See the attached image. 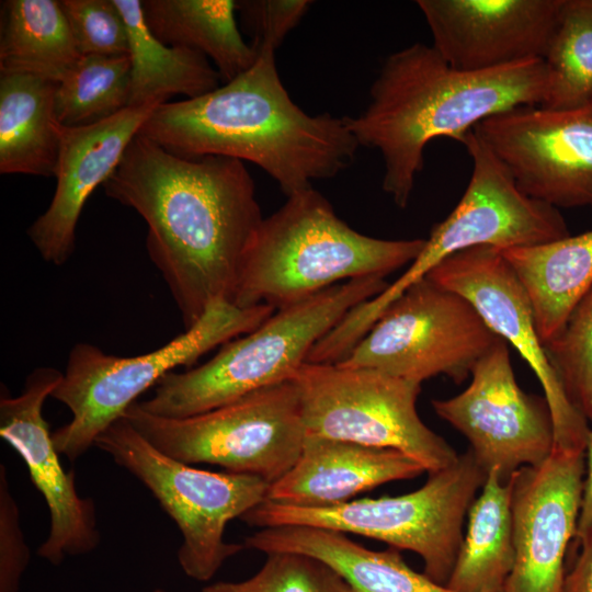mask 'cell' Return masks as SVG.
Returning a JSON list of instances; mask_svg holds the SVG:
<instances>
[{
	"instance_id": "obj_18",
	"label": "cell",
	"mask_w": 592,
	"mask_h": 592,
	"mask_svg": "<svg viewBox=\"0 0 592 592\" xmlns=\"http://www.w3.org/2000/svg\"><path fill=\"white\" fill-rule=\"evenodd\" d=\"M566 0H418L434 49L460 71L544 59Z\"/></svg>"
},
{
	"instance_id": "obj_19",
	"label": "cell",
	"mask_w": 592,
	"mask_h": 592,
	"mask_svg": "<svg viewBox=\"0 0 592 592\" xmlns=\"http://www.w3.org/2000/svg\"><path fill=\"white\" fill-rule=\"evenodd\" d=\"M157 106L127 107L88 126L58 124L55 193L47 209L27 229L44 261L62 265L72 255L77 224L87 200L113 173L128 144Z\"/></svg>"
},
{
	"instance_id": "obj_5",
	"label": "cell",
	"mask_w": 592,
	"mask_h": 592,
	"mask_svg": "<svg viewBox=\"0 0 592 592\" xmlns=\"http://www.w3.org/2000/svg\"><path fill=\"white\" fill-rule=\"evenodd\" d=\"M388 285L380 276L354 278L277 309L251 332L221 345L204 364L163 377L152 397L137 403L148 413L181 419L291 380L314 345L346 312Z\"/></svg>"
},
{
	"instance_id": "obj_16",
	"label": "cell",
	"mask_w": 592,
	"mask_h": 592,
	"mask_svg": "<svg viewBox=\"0 0 592 592\" xmlns=\"http://www.w3.org/2000/svg\"><path fill=\"white\" fill-rule=\"evenodd\" d=\"M61 376L54 367H37L18 396H11L3 385L0 392V436L25 463L49 513L48 534L37 555L55 566L66 556L93 551L101 540L94 502L79 496L76 474L62 467L43 415L44 402Z\"/></svg>"
},
{
	"instance_id": "obj_2",
	"label": "cell",
	"mask_w": 592,
	"mask_h": 592,
	"mask_svg": "<svg viewBox=\"0 0 592 592\" xmlns=\"http://www.w3.org/2000/svg\"><path fill=\"white\" fill-rule=\"evenodd\" d=\"M255 48L248 70L201 96L160 104L138 134L181 157L250 161L291 196L345 170L360 146L345 116L301 110L281 81L275 49Z\"/></svg>"
},
{
	"instance_id": "obj_28",
	"label": "cell",
	"mask_w": 592,
	"mask_h": 592,
	"mask_svg": "<svg viewBox=\"0 0 592 592\" xmlns=\"http://www.w3.org/2000/svg\"><path fill=\"white\" fill-rule=\"evenodd\" d=\"M130 70L128 55L81 56L57 83V123L66 127L88 126L129 107Z\"/></svg>"
},
{
	"instance_id": "obj_15",
	"label": "cell",
	"mask_w": 592,
	"mask_h": 592,
	"mask_svg": "<svg viewBox=\"0 0 592 592\" xmlns=\"http://www.w3.org/2000/svg\"><path fill=\"white\" fill-rule=\"evenodd\" d=\"M426 277L466 298L533 369L551 413L554 449L584 453L591 431L588 421L567 399L536 330L528 296L500 250L491 246L463 250L436 265Z\"/></svg>"
},
{
	"instance_id": "obj_29",
	"label": "cell",
	"mask_w": 592,
	"mask_h": 592,
	"mask_svg": "<svg viewBox=\"0 0 592 592\" xmlns=\"http://www.w3.org/2000/svg\"><path fill=\"white\" fill-rule=\"evenodd\" d=\"M548 109H571L592 99V0H566L544 58Z\"/></svg>"
},
{
	"instance_id": "obj_12",
	"label": "cell",
	"mask_w": 592,
	"mask_h": 592,
	"mask_svg": "<svg viewBox=\"0 0 592 592\" xmlns=\"http://www.w3.org/2000/svg\"><path fill=\"white\" fill-rule=\"evenodd\" d=\"M462 143L473 161L471 177L455 208L435 224L420 254L379 295L383 306L399 298L441 262L463 250L530 247L570 236L560 210L525 194L506 166L471 129Z\"/></svg>"
},
{
	"instance_id": "obj_14",
	"label": "cell",
	"mask_w": 592,
	"mask_h": 592,
	"mask_svg": "<svg viewBox=\"0 0 592 592\" xmlns=\"http://www.w3.org/2000/svg\"><path fill=\"white\" fill-rule=\"evenodd\" d=\"M473 130L528 196L558 209L592 207V99L562 110L515 107Z\"/></svg>"
},
{
	"instance_id": "obj_6",
	"label": "cell",
	"mask_w": 592,
	"mask_h": 592,
	"mask_svg": "<svg viewBox=\"0 0 592 592\" xmlns=\"http://www.w3.org/2000/svg\"><path fill=\"white\" fill-rule=\"evenodd\" d=\"M488 474L471 452L429 473L419 489L396 497L365 498L329 506H298L265 500L240 520L252 527L311 526L382 540L418 554L423 573L447 584L464 540L465 517Z\"/></svg>"
},
{
	"instance_id": "obj_26",
	"label": "cell",
	"mask_w": 592,
	"mask_h": 592,
	"mask_svg": "<svg viewBox=\"0 0 592 592\" xmlns=\"http://www.w3.org/2000/svg\"><path fill=\"white\" fill-rule=\"evenodd\" d=\"M513 475L502 482L496 470L488 473L481 494L467 513V532L446 584L449 590L504 592L515 558Z\"/></svg>"
},
{
	"instance_id": "obj_25",
	"label": "cell",
	"mask_w": 592,
	"mask_h": 592,
	"mask_svg": "<svg viewBox=\"0 0 592 592\" xmlns=\"http://www.w3.org/2000/svg\"><path fill=\"white\" fill-rule=\"evenodd\" d=\"M128 34L129 107L160 105L177 94L193 99L219 87L220 76L203 54L161 43L148 29L140 0H113Z\"/></svg>"
},
{
	"instance_id": "obj_24",
	"label": "cell",
	"mask_w": 592,
	"mask_h": 592,
	"mask_svg": "<svg viewBox=\"0 0 592 592\" xmlns=\"http://www.w3.org/2000/svg\"><path fill=\"white\" fill-rule=\"evenodd\" d=\"M141 8L148 29L161 43L203 54L224 83L248 70L258 57L237 26V1L143 0Z\"/></svg>"
},
{
	"instance_id": "obj_13",
	"label": "cell",
	"mask_w": 592,
	"mask_h": 592,
	"mask_svg": "<svg viewBox=\"0 0 592 592\" xmlns=\"http://www.w3.org/2000/svg\"><path fill=\"white\" fill-rule=\"evenodd\" d=\"M470 376L460 394L431 403L468 440L477 464L506 482L520 468L546 460L555 445L551 413L545 397L519 386L506 341L500 338Z\"/></svg>"
},
{
	"instance_id": "obj_23",
	"label": "cell",
	"mask_w": 592,
	"mask_h": 592,
	"mask_svg": "<svg viewBox=\"0 0 592 592\" xmlns=\"http://www.w3.org/2000/svg\"><path fill=\"white\" fill-rule=\"evenodd\" d=\"M57 82L22 72L0 75V172L55 175L59 130Z\"/></svg>"
},
{
	"instance_id": "obj_21",
	"label": "cell",
	"mask_w": 592,
	"mask_h": 592,
	"mask_svg": "<svg viewBox=\"0 0 592 592\" xmlns=\"http://www.w3.org/2000/svg\"><path fill=\"white\" fill-rule=\"evenodd\" d=\"M243 544L266 555L296 553L315 557L333 568L355 592H454L411 569L400 550H373L333 530L265 527L246 537Z\"/></svg>"
},
{
	"instance_id": "obj_4",
	"label": "cell",
	"mask_w": 592,
	"mask_h": 592,
	"mask_svg": "<svg viewBox=\"0 0 592 592\" xmlns=\"http://www.w3.org/2000/svg\"><path fill=\"white\" fill-rule=\"evenodd\" d=\"M424 244L425 239L363 235L310 187L287 196L263 218L247 250L232 304L277 310L350 280L385 278L414 261Z\"/></svg>"
},
{
	"instance_id": "obj_37",
	"label": "cell",
	"mask_w": 592,
	"mask_h": 592,
	"mask_svg": "<svg viewBox=\"0 0 592 592\" xmlns=\"http://www.w3.org/2000/svg\"><path fill=\"white\" fill-rule=\"evenodd\" d=\"M151 592H167V591L163 590V589L158 588V589L152 590Z\"/></svg>"
},
{
	"instance_id": "obj_11",
	"label": "cell",
	"mask_w": 592,
	"mask_h": 592,
	"mask_svg": "<svg viewBox=\"0 0 592 592\" xmlns=\"http://www.w3.org/2000/svg\"><path fill=\"white\" fill-rule=\"evenodd\" d=\"M499 339L466 298L425 276L390 304L337 364L420 384L444 375L459 385Z\"/></svg>"
},
{
	"instance_id": "obj_34",
	"label": "cell",
	"mask_w": 592,
	"mask_h": 592,
	"mask_svg": "<svg viewBox=\"0 0 592 592\" xmlns=\"http://www.w3.org/2000/svg\"><path fill=\"white\" fill-rule=\"evenodd\" d=\"M31 558L20 526L19 506L8 482V473L0 465V592H18Z\"/></svg>"
},
{
	"instance_id": "obj_1",
	"label": "cell",
	"mask_w": 592,
	"mask_h": 592,
	"mask_svg": "<svg viewBox=\"0 0 592 592\" xmlns=\"http://www.w3.org/2000/svg\"><path fill=\"white\" fill-rule=\"evenodd\" d=\"M102 186L147 223L148 255L185 330L214 303H232L247 250L263 220L243 161L181 157L137 134Z\"/></svg>"
},
{
	"instance_id": "obj_35",
	"label": "cell",
	"mask_w": 592,
	"mask_h": 592,
	"mask_svg": "<svg viewBox=\"0 0 592 592\" xmlns=\"http://www.w3.org/2000/svg\"><path fill=\"white\" fill-rule=\"evenodd\" d=\"M580 553L566 573L560 592H592V530L578 544Z\"/></svg>"
},
{
	"instance_id": "obj_10",
	"label": "cell",
	"mask_w": 592,
	"mask_h": 592,
	"mask_svg": "<svg viewBox=\"0 0 592 592\" xmlns=\"http://www.w3.org/2000/svg\"><path fill=\"white\" fill-rule=\"evenodd\" d=\"M306 437L394 448L428 473L449 467L456 451L417 411L421 384L369 367L305 363L296 373Z\"/></svg>"
},
{
	"instance_id": "obj_7",
	"label": "cell",
	"mask_w": 592,
	"mask_h": 592,
	"mask_svg": "<svg viewBox=\"0 0 592 592\" xmlns=\"http://www.w3.org/2000/svg\"><path fill=\"white\" fill-rule=\"evenodd\" d=\"M275 310L269 305L242 308L217 301L183 333L136 356L107 354L90 343L76 344L50 396L71 412V419L52 434L58 453L69 460L78 459L141 394L174 368L192 366L215 348L251 332Z\"/></svg>"
},
{
	"instance_id": "obj_36",
	"label": "cell",
	"mask_w": 592,
	"mask_h": 592,
	"mask_svg": "<svg viewBox=\"0 0 592 592\" xmlns=\"http://www.w3.org/2000/svg\"><path fill=\"white\" fill-rule=\"evenodd\" d=\"M592 530V430L589 433L585 446V478L581 511L577 527L574 547L587 536Z\"/></svg>"
},
{
	"instance_id": "obj_33",
	"label": "cell",
	"mask_w": 592,
	"mask_h": 592,
	"mask_svg": "<svg viewBox=\"0 0 592 592\" xmlns=\"http://www.w3.org/2000/svg\"><path fill=\"white\" fill-rule=\"evenodd\" d=\"M311 4L309 0H247L237 1V11L252 34V45L276 50Z\"/></svg>"
},
{
	"instance_id": "obj_3",
	"label": "cell",
	"mask_w": 592,
	"mask_h": 592,
	"mask_svg": "<svg viewBox=\"0 0 592 592\" xmlns=\"http://www.w3.org/2000/svg\"><path fill=\"white\" fill-rule=\"evenodd\" d=\"M544 59L486 71H460L433 46L414 43L389 55L369 89V102L345 116L358 146L379 151L383 190L405 208L434 138L458 140L483 119L521 106L543 105Z\"/></svg>"
},
{
	"instance_id": "obj_22",
	"label": "cell",
	"mask_w": 592,
	"mask_h": 592,
	"mask_svg": "<svg viewBox=\"0 0 592 592\" xmlns=\"http://www.w3.org/2000/svg\"><path fill=\"white\" fill-rule=\"evenodd\" d=\"M500 252L528 296L536 330L545 344L561 331L592 286V230Z\"/></svg>"
},
{
	"instance_id": "obj_17",
	"label": "cell",
	"mask_w": 592,
	"mask_h": 592,
	"mask_svg": "<svg viewBox=\"0 0 592 592\" xmlns=\"http://www.w3.org/2000/svg\"><path fill=\"white\" fill-rule=\"evenodd\" d=\"M513 478L515 558L504 592H560L581 511L585 453L553 449Z\"/></svg>"
},
{
	"instance_id": "obj_32",
	"label": "cell",
	"mask_w": 592,
	"mask_h": 592,
	"mask_svg": "<svg viewBox=\"0 0 592 592\" xmlns=\"http://www.w3.org/2000/svg\"><path fill=\"white\" fill-rule=\"evenodd\" d=\"M81 56L128 55L125 21L113 0H60Z\"/></svg>"
},
{
	"instance_id": "obj_20",
	"label": "cell",
	"mask_w": 592,
	"mask_h": 592,
	"mask_svg": "<svg viewBox=\"0 0 592 592\" xmlns=\"http://www.w3.org/2000/svg\"><path fill=\"white\" fill-rule=\"evenodd\" d=\"M424 471L417 460L394 448L306 437L292 468L270 485L266 500L298 506L335 505Z\"/></svg>"
},
{
	"instance_id": "obj_27",
	"label": "cell",
	"mask_w": 592,
	"mask_h": 592,
	"mask_svg": "<svg viewBox=\"0 0 592 592\" xmlns=\"http://www.w3.org/2000/svg\"><path fill=\"white\" fill-rule=\"evenodd\" d=\"M0 38V71L59 82L81 57L60 2L8 0Z\"/></svg>"
},
{
	"instance_id": "obj_8",
	"label": "cell",
	"mask_w": 592,
	"mask_h": 592,
	"mask_svg": "<svg viewBox=\"0 0 592 592\" xmlns=\"http://www.w3.org/2000/svg\"><path fill=\"white\" fill-rule=\"evenodd\" d=\"M94 446L135 476L174 521L183 538L178 561L187 577L207 581L246 549L243 543L226 542L225 530L266 500V480L177 460L152 446L124 415L98 436Z\"/></svg>"
},
{
	"instance_id": "obj_30",
	"label": "cell",
	"mask_w": 592,
	"mask_h": 592,
	"mask_svg": "<svg viewBox=\"0 0 592 592\" xmlns=\"http://www.w3.org/2000/svg\"><path fill=\"white\" fill-rule=\"evenodd\" d=\"M544 349L567 399L592 421V286Z\"/></svg>"
},
{
	"instance_id": "obj_9",
	"label": "cell",
	"mask_w": 592,
	"mask_h": 592,
	"mask_svg": "<svg viewBox=\"0 0 592 592\" xmlns=\"http://www.w3.org/2000/svg\"><path fill=\"white\" fill-rule=\"evenodd\" d=\"M124 417L152 446L177 460L217 465L270 485L292 468L306 440L293 379L187 418L155 415L137 401Z\"/></svg>"
},
{
	"instance_id": "obj_31",
	"label": "cell",
	"mask_w": 592,
	"mask_h": 592,
	"mask_svg": "<svg viewBox=\"0 0 592 592\" xmlns=\"http://www.w3.org/2000/svg\"><path fill=\"white\" fill-rule=\"evenodd\" d=\"M202 592H355L330 566L303 554L272 553L251 578L216 582Z\"/></svg>"
}]
</instances>
